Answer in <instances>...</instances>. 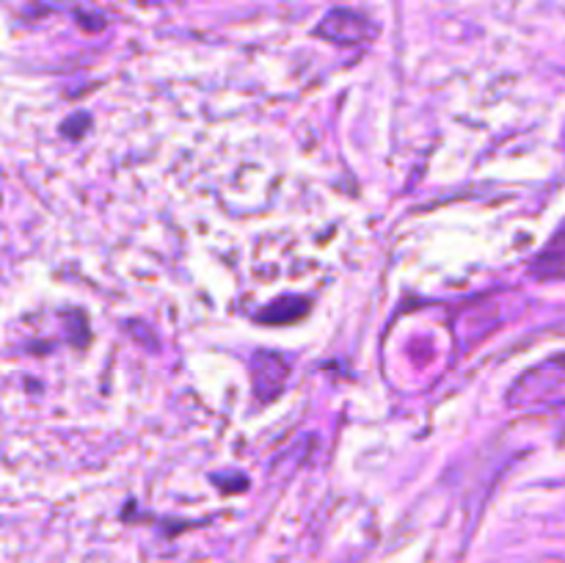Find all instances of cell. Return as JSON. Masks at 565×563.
Listing matches in <instances>:
<instances>
[{
	"instance_id": "obj_1",
	"label": "cell",
	"mask_w": 565,
	"mask_h": 563,
	"mask_svg": "<svg viewBox=\"0 0 565 563\" xmlns=\"http://www.w3.org/2000/svg\"><path fill=\"white\" fill-rule=\"evenodd\" d=\"M508 406L522 412L565 408V353L544 359L516 379L508 392Z\"/></svg>"
},
{
	"instance_id": "obj_2",
	"label": "cell",
	"mask_w": 565,
	"mask_h": 563,
	"mask_svg": "<svg viewBox=\"0 0 565 563\" xmlns=\"http://www.w3.org/2000/svg\"><path fill=\"white\" fill-rule=\"evenodd\" d=\"M318 36L331 39L337 44H359L373 36V25L356 11L337 9L318 25Z\"/></svg>"
},
{
	"instance_id": "obj_3",
	"label": "cell",
	"mask_w": 565,
	"mask_h": 563,
	"mask_svg": "<svg viewBox=\"0 0 565 563\" xmlns=\"http://www.w3.org/2000/svg\"><path fill=\"white\" fill-rule=\"evenodd\" d=\"M530 270H533V276H539V279L544 282L565 279V221L557 226V232L552 235V241L546 243L544 252L535 257L533 268Z\"/></svg>"
}]
</instances>
